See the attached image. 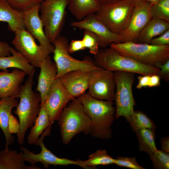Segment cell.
I'll use <instances>...</instances> for the list:
<instances>
[{
    "instance_id": "6da1fadb",
    "label": "cell",
    "mask_w": 169,
    "mask_h": 169,
    "mask_svg": "<svg viewBox=\"0 0 169 169\" xmlns=\"http://www.w3.org/2000/svg\"><path fill=\"white\" fill-rule=\"evenodd\" d=\"M77 98L91 120L90 134L100 139L110 138L112 133L111 126L115 114L113 101L97 99L88 93Z\"/></svg>"
},
{
    "instance_id": "7a4b0ae2",
    "label": "cell",
    "mask_w": 169,
    "mask_h": 169,
    "mask_svg": "<svg viewBox=\"0 0 169 169\" xmlns=\"http://www.w3.org/2000/svg\"><path fill=\"white\" fill-rule=\"evenodd\" d=\"M35 71L28 75L24 85L20 86V101L14 112L19 119L20 128L17 134L19 144H23L25 134L28 128L33 125L40 111L41 98L40 93L33 91Z\"/></svg>"
},
{
    "instance_id": "3957f363",
    "label": "cell",
    "mask_w": 169,
    "mask_h": 169,
    "mask_svg": "<svg viewBox=\"0 0 169 169\" xmlns=\"http://www.w3.org/2000/svg\"><path fill=\"white\" fill-rule=\"evenodd\" d=\"M60 131L62 143H69L76 135L90 133L91 120L78 98L70 101L63 110L57 120Z\"/></svg>"
},
{
    "instance_id": "277c9868",
    "label": "cell",
    "mask_w": 169,
    "mask_h": 169,
    "mask_svg": "<svg viewBox=\"0 0 169 169\" xmlns=\"http://www.w3.org/2000/svg\"><path fill=\"white\" fill-rule=\"evenodd\" d=\"M110 46L120 54L146 65L156 67L169 60V45L128 42L113 43Z\"/></svg>"
},
{
    "instance_id": "5b68a950",
    "label": "cell",
    "mask_w": 169,
    "mask_h": 169,
    "mask_svg": "<svg viewBox=\"0 0 169 169\" xmlns=\"http://www.w3.org/2000/svg\"><path fill=\"white\" fill-rule=\"evenodd\" d=\"M94 60L98 67L113 72H128L144 75L158 74L160 70L157 67L141 64L122 55L110 46L99 49L94 55Z\"/></svg>"
},
{
    "instance_id": "8992f818",
    "label": "cell",
    "mask_w": 169,
    "mask_h": 169,
    "mask_svg": "<svg viewBox=\"0 0 169 169\" xmlns=\"http://www.w3.org/2000/svg\"><path fill=\"white\" fill-rule=\"evenodd\" d=\"M134 5L131 0H118L101 5L95 14L111 32L120 34L128 25Z\"/></svg>"
},
{
    "instance_id": "52a82bcc",
    "label": "cell",
    "mask_w": 169,
    "mask_h": 169,
    "mask_svg": "<svg viewBox=\"0 0 169 169\" xmlns=\"http://www.w3.org/2000/svg\"><path fill=\"white\" fill-rule=\"evenodd\" d=\"M54 47V59L57 68L55 79L59 78L65 74L74 70H82L90 72L98 67L94 59L86 56L83 60L73 57L68 51L69 44L67 39L59 36L53 42Z\"/></svg>"
},
{
    "instance_id": "ba28073f",
    "label": "cell",
    "mask_w": 169,
    "mask_h": 169,
    "mask_svg": "<svg viewBox=\"0 0 169 169\" xmlns=\"http://www.w3.org/2000/svg\"><path fill=\"white\" fill-rule=\"evenodd\" d=\"M69 3V0H44L40 3V17L45 33L52 44L60 36Z\"/></svg>"
},
{
    "instance_id": "9c48e42d",
    "label": "cell",
    "mask_w": 169,
    "mask_h": 169,
    "mask_svg": "<svg viewBox=\"0 0 169 169\" xmlns=\"http://www.w3.org/2000/svg\"><path fill=\"white\" fill-rule=\"evenodd\" d=\"M135 74L128 72H114L116 89L114 100L116 119L123 116L127 121L134 111L135 101L132 86L135 80Z\"/></svg>"
},
{
    "instance_id": "30bf717a",
    "label": "cell",
    "mask_w": 169,
    "mask_h": 169,
    "mask_svg": "<svg viewBox=\"0 0 169 169\" xmlns=\"http://www.w3.org/2000/svg\"><path fill=\"white\" fill-rule=\"evenodd\" d=\"M51 128V125L47 127L43 132L41 137L38 138L35 143V145L40 146L41 151L39 153L35 154L30 151L25 147L22 146L20 147V149L23 152L25 161L28 162L31 165H35L38 162H40L46 168H48L50 165L65 166L74 165L85 169V167L83 165V161L79 160L74 161L66 158L58 157L45 147L43 140L45 136L50 135Z\"/></svg>"
},
{
    "instance_id": "8fae6325",
    "label": "cell",
    "mask_w": 169,
    "mask_h": 169,
    "mask_svg": "<svg viewBox=\"0 0 169 169\" xmlns=\"http://www.w3.org/2000/svg\"><path fill=\"white\" fill-rule=\"evenodd\" d=\"M14 33L12 43L15 49L23 55L34 68H39L42 61L52 53L38 45L35 38L26 29H18Z\"/></svg>"
},
{
    "instance_id": "7c38bea8",
    "label": "cell",
    "mask_w": 169,
    "mask_h": 169,
    "mask_svg": "<svg viewBox=\"0 0 169 169\" xmlns=\"http://www.w3.org/2000/svg\"><path fill=\"white\" fill-rule=\"evenodd\" d=\"M88 92L97 99L114 100L115 84L114 72L99 67L90 72Z\"/></svg>"
},
{
    "instance_id": "4fadbf2b",
    "label": "cell",
    "mask_w": 169,
    "mask_h": 169,
    "mask_svg": "<svg viewBox=\"0 0 169 169\" xmlns=\"http://www.w3.org/2000/svg\"><path fill=\"white\" fill-rule=\"evenodd\" d=\"M151 4L142 2L135 3L129 23L119 34L120 43L136 42L140 33L152 18L151 10Z\"/></svg>"
},
{
    "instance_id": "5bb4252c",
    "label": "cell",
    "mask_w": 169,
    "mask_h": 169,
    "mask_svg": "<svg viewBox=\"0 0 169 169\" xmlns=\"http://www.w3.org/2000/svg\"><path fill=\"white\" fill-rule=\"evenodd\" d=\"M74 98L67 91L59 78L55 79L44 102L51 125L57 120L67 103Z\"/></svg>"
},
{
    "instance_id": "9a60e30c",
    "label": "cell",
    "mask_w": 169,
    "mask_h": 169,
    "mask_svg": "<svg viewBox=\"0 0 169 169\" xmlns=\"http://www.w3.org/2000/svg\"><path fill=\"white\" fill-rule=\"evenodd\" d=\"M70 25L94 33L99 38V47L102 48H106L113 43H120L119 35L109 30L95 13L89 14L81 20L73 21Z\"/></svg>"
},
{
    "instance_id": "2e32d148",
    "label": "cell",
    "mask_w": 169,
    "mask_h": 169,
    "mask_svg": "<svg viewBox=\"0 0 169 169\" xmlns=\"http://www.w3.org/2000/svg\"><path fill=\"white\" fill-rule=\"evenodd\" d=\"M40 5L36 4L23 12L25 28L38 41L40 45L53 53L54 46L49 41L45 33L43 22L39 15Z\"/></svg>"
},
{
    "instance_id": "e0dca14e",
    "label": "cell",
    "mask_w": 169,
    "mask_h": 169,
    "mask_svg": "<svg viewBox=\"0 0 169 169\" xmlns=\"http://www.w3.org/2000/svg\"><path fill=\"white\" fill-rule=\"evenodd\" d=\"M26 75L24 72L17 69L11 72L8 70L0 72V97L19 98L20 86Z\"/></svg>"
},
{
    "instance_id": "ac0fdd59",
    "label": "cell",
    "mask_w": 169,
    "mask_h": 169,
    "mask_svg": "<svg viewBox=\"0 0 169 169\" xmlns=\"http://www.w3.org/2000/svg\"><path fill=\"white\" fill-rule=\"evenodd\" d=\"M90 73L82 70L72 71L59 78L69 93L77 98L85 94L88 89Z\"/></svg>"
},
{
    "instance_id": "d6986e66",
    "label": "cell",
    "mask_w": 169,
    "mask_h": 169,
    "mask_svg": "<svg viewBox=\"0 0 169 169\" xmlns=\"http://www.w3.org/2000/svg\"><path fill=\"white\" fill-rule=\"evenodd\" d=\"M39 68L40 71L36 90L39 92L41 103L42 104L45 100L47 94L55 79L57 68L55 62L51 60L49 55L42 61Z\"/></svg>"
},
{
    "instance_id": "ffe728a7",
    "label": "cell",
    "mask_w": 169,
    "mask_h": 169,
    "mask_svg": "<svg viewBox=\"0 0 169 169\" xmlns=\"http://www.w3.org/2000/svg\"><path fill=\"white\" fill-rule=\"evenodd\" d=\"M19 102L16 98L6 97L1 98L0 100V128L5 136L6 143V150L9 149V146L12 144L15 137L11 134L9 130V122L12 110L18 106Z\"/></svg>"
},
{
    "instance_id": "44dd1931",
    "label": "cell",
    "mask_w": 169,
    "mask_h": 169,
    "mask_svg": "<svg viewBox=\"0 0 169 169\" xmlns=\"http://www.w3.org/2000/svg\"><path fill=\"white\" fill-rule=\"evenodd\" d=\"M0 22H7L8 29L14 33L26 29L23 12L13 8L5 0H0Z\"/></svg>"
},
{
    "instance_id": "7402d4cb",
    "label": "cell",
    "mask_w": 169,
    "mask_h": 169,
    "mask_svg": "<svg viewBox=\"0 0 169 169\" xmlns=\"http://www.w3.org/2000/svg\"><path fill=\"white\" fill-rule=\"evenodd\" d=\"M10 51L12 56H0V69L7 71L8 68H15L23 71L28 76L35 71V68L19 51L11 47Z\"/></svg>"
},
{
    "instance_id": "603a6c76",
    "label": "cell",
    "mask_w": 169,
    "mask_h": 169,
    "mask_svg": "<svg viewBox=\"0 0 169 169\" xmlns=\"http://www.w3.org/2000/svg\"><path fill=\"white\" fill-rule=\"evenodd\" d=\"M23 152L16 150L0 151V169H41L35 165H25Z\"/></svg>"
},
{
    "instance_id": "cb8c5ba5",
    "label": "cell",
    "mask_w": 169,
    "mask_h": 169,
    "mask_svg": "<svg viewBox=\"0 0 169 169\" xmlns=\"http://www.w3.org/2000/svg\"><path fill=\"white\" fill-rule=\"evenodd\" d=\"M169 29V22L153 18L140 33L136 43L150 44L151 41Z\"/></svg>"
},
{
    "instance_id": "d4e9b609",
    "label": "cell",
    "mask_w": 169,
    "mask_h": 169,
    "mask_svg": "<svg viewBox=\"0 0 169 169\" xmlns=\"http://www.w3.org/2000/svg\"><path fill=\"white\" fill-rule=\"evenodd\" d=\"M68 8L78 21L92 13H95L100 5L96 0H69Z\"/></svg>"
},
{
    "instance_id": "484cf974",
    "label": "cell",
    "mask_w": 169,
    "mask_h": 169,
    "mask_svg": "<svg viewBox=\"0 0 169 169\" xmlns=\"http://www.w3.org/2000/svg\"><path fill=\"white\" fill-rule=\"evenodd\" d=\"M39 113L31 127L27 137L28 144H35L39 136L48 126L51 125L50 123L49 115L44 103H40Z\"/></svg>"
},
{
    "instance_id": "4316f807",
    "label": "cell",
    "mask_w": 169,
    "mask_h": 169,
    "mask_svg": "<svg viewBox=\"0 0 169 169\" xmlns=\"http://www.w3.org/2000/svg\"><path fill=\"white\" fill-rule=\"evenodd\" d=\"M155 130L143 128L136 132L139 143V149L149 156L157 150L155 141Z\"/></svg>"
},
{
    "instance_id": "83f0119b",
    "label": "cell",
    "mask_w": 169,
    "mask_h": 169,
    "mask_svg": "<svg viewBox=\"0 0 169 169\" xmlns=\"http://www.w3.org/2000/svg\"><path fill=\"white\" fill-rule=\"evenodd\" d=\"M127 121L135 132L143 128L155 130L156 127L153 121L144 112L134 111Z\"/></svg>"
},
{
    "instance_id": "f1b7e54d",
    "label": "cell",
    "mask_w": 169,
    "mask_h": 169,
    "mask_svg": "<svg viewBox=\"0 0 169 169\" xmlns=\"http://www.w3.org/2000/svg\"><path fill=\"white\" fill-rule=\"evenodd\" d=\"M115 159L110 156L105 150H99L90 154L88 159L83 161V165L86 169H95L98 165L114 164Z\"/></svg>"
},
{
    "instance_id": "f546056e",
    "label": "cell",
    "mask_w": 169,
    "mask_h": 169,
    "mask_svg": "<svg viewBox=\"0 0 169 169\" xmlns=\"http://www.w3.org/2000/svg\"><path fill=\"white\" fill-rule=\"evenodd\" d=\"M152 18L169 22V0H159L151 8Z\"/></svg>"
},
{
    "instance_id": "4dcf8cb0",
    "label": "cell",
    "mask_w": 169,
    "mask_h": 169,
    "mask_svg": "<svg viewBox=\"0 0 169 169\" xmlns=\"http://www.w3.org/2000/svg\"><path fill=\"white\" fill-rule=\"evenodd\" d=\"M150 156L154 169H169V153L157 149Z\"/></svg>"
},
{
    "instance_id": "1f68e13d",
    "label": "cell",
    "mask_w": 169,
    "mask_h": 169,
    "mask_svg": "<svg viewBox=\"0 0 169 169\" xmlns=\"http://www.w3.org/2000/svg\"><path fill=\"white\" fill-rule=\"evenodd\" d=\"M85 48H87L90 53L94 55L99 50V41L98 36L93 32L84 30L82 39Z\"/></svg>"
},
{
    "instance_id": "d6a6232c",
    "label": "cell",
    "mask_w": 169,
    "mask_h": 169,
    "mask_svg": "<svg viewBox=\"0 0 169 169\" xmlns=\"http://www.w3.org/2000/svg\"><path fill=\"white\" fill-rule=\"evenodd\" d=\"M13 8L23 12L38 4L43 0H5Z\"/></svg>"
},
{
    "instance_id": "836d02e7",
    "label": "cell",
    "mask_w": 169,
    "mask_h": 169,
    "mask_svg": "<svg viewBox=\"0 0 169 169\" xmlns=\"http://www.w3.org/2000/svg\"><path fill=\"white\" fill-rule=\"evenodd\" d=\"M114 164L120 166L132 169H145L139 165L135 157H124L119 156L115 159Z\"/></svg>"
},
{
    "instance_id": "e575fe53",
    "label": "cell",
    "mask_w": 169,
    "mask_h": 169,
    "mask_svg": "<svg viewBox=\"0 0 169 169\" xmlns=\"http://www.w3.org/2000/svg\"><path fill=\"white\" fill-rule=\"evenodd\" d=\"M150 44L156 46L169 45V29L153 38Z\"/></svg>"
},
{
    "instance_id": "d590c367",
    "label": "cell",
    "mask_w": 169,
    "mask_h": 169,
    "mask_svg": "<svg viewBox=\"0 0 169 169\" xmlns=\"http://www.w3.org/2000/svg\"><path fill=\"white\" fill-rule=\"evenodd\" d=\"M158 68L159 71L158 74L161 78L164 81H169V60L162 64H159L156 67Z\"/></svg>"
},
{
    "instance_id": "8d00e7d4",
    "label": "cell",
    "mask_w": 169,
    "mask_h": 169,
    "mask_svg": "<svg viewBox=\"0 0 169 169\" xmlns=\"http://www.w3.org/2000/svg\"><path fill=\"white\" fill-rule=\"evenodd\" d=\"M85 49L82 39L72 40L69 45L68 51L69 54H73Z\"/></svg>"
},
{
    "instance_id": "74e56055",
    "label": "cell",
    "mask_w": 169,
    "mask_h": 169,
    "mask_svg": "<svg viewBox=\"0 0 169 169\" xmlns=\"http://www.w3.org/2000/svg\"><path fill=\"white\" fill-rule=\"evenodd\" d=\"M20 128V124L17 119L12 114L9 118V130L10 133L17 134Z\"/></svg>"
},
{
    "instance_id": "f35d334b",
    "label": "cell",
    "mask_w": 169,
    "mask_h": 169,
    "mask_svg": "<svg viewBox=\"0 0 169 169\" xmlns=\"http://www.w3.org/2000/svg\"><path fill=\"white\" fill-rule=\"evenodd\" d=\"M150 75H144L137 77L138 83L136 87L138 89H141L143 87H148L150 76Z\"/></svg>"
},
{
    "instance_id": "ab89813d",
    "label": "cell",
    "mask_w": 169,
    "mask_h": 169,
    "mask_svg": "<svg viewBox=\"0 0 169 169\" xmlns=\"http://www.w3.org/2000/svg\"><path fill=\"white\" fill-rule=\"evenodd\" d=\"M10 47L7 43L0 41V56H9Z\"/></svg>"
},
{
    "instance_id": "60d3db41",
    "label": "cell",
    "mask_w": 169,
    "mask_h": 169,
    "mask_svg": "<svg viewBox=\"0 0 169 169\" xmlns=\"http://www.w3.org/2000/svg\"><path fill=\"white\" fill-rule=\"evenodd\" d=\"M161 78L157 74L150 75V76L149 87H155L160 85Z\"/></svg>"
},
{
    "instance_id": "b9f144b4",
    "label": "cell",
    "mask_w": 169,
    "mask_h": 169,
    "mask_svg": "<svg viewBox=\"0 0 169 169\" xmlns=\"http://www.w3.org/2000/svg\"><path fill=\"white\" fill-rule=\"evenodd\" d=\"M161 148L163 151L169 153V137H166L161 138Z\"/></svg>"
},
{
    "instance_id": "7bdbcfd3",
    "label": "cell",
    "mask_w": 169,
    "mask_h": 169,
    "mask_svg": "<svg viewBox=\"0 0 169 169\" xmlns=\"http://www.w3.org/2000/svg\"><path fill=\"white\" fill-rule=\"evenodd\" d=\"M100 5H102L110 3L118 0H96Z\"/></svg>"
},
{
    "instance_id": "ee69618b",
    "label": "cell",
    "mask_w": 169,
    "mask_h": 169,
    "mask_svg": "<svg viewBox=\"0 0 169 169\" xmlns=\"http://www.w3.org/2000/svg\"><path fill=\"white\" fill-rule=\"evenodd\" d=\"M134 3L136 2H142L152 4L159 0H131Z\"/></svg>"
},
{
    "instance_id": "f6af8a7d",
    "label": "cell",
    "mask_w": 169,
    "mask_h": 169,
    "mask_svg": "<svg viewBox=\"0 0 169 169\" xmlns=\"http://www.w3.org/2000/svg\"><path fill=\"white\" fill-rule=\"evenodd\" d=\"M1 97H0V99H1Z\"/></svg>"
}]
</instances>
